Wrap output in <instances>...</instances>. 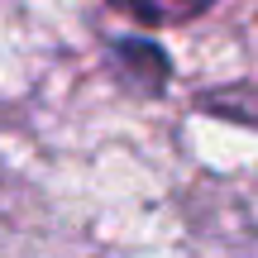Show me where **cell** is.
<instances>
[{
	"mask_svg": "<svg viewBox=\"0 0 258 258\" xmlns=\"http://www.w3.org/2000/svg\"><path fill=\"white\" fill-rule=\"evenodd\" d=\"M115 5L144 24H182V19H196L201 10H211L215 0H115Z\"/></svg>",
	"mask_w": 258,
	"mask_h": 258,
	"instance_id": "cell-1",
	"label": "cell"
}]
</instances>
